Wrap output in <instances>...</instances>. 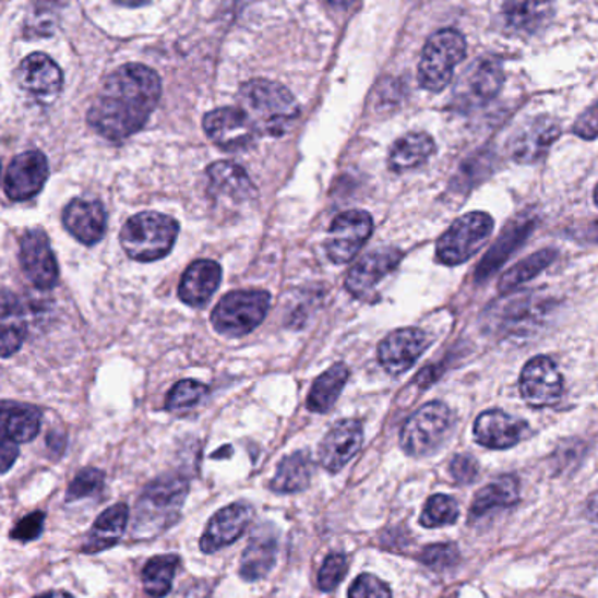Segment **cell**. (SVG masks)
Masks as SVG:
<instances>
[{
    "mask_svg": "<svg viewBox=\"0 0 598 598\" xmlns=\"http://www.w3.org/2000/svg\"><path fill=\"white\" fill-rule=\"evenodd\" d=\"M43 527H45V513L43 511H36L25 518L20 519L19 524L14 525L11 530V537L19 539V541H34L43 534Z\"/></svg>",
    "mask_w": 598,
    "mask_h": 598,
    "instance_id": "ee69618b",
    "label": "cell"
},
{
    "mask_svg": "<svg viewBox=\"0 0 598 598\" xmlns=\"http://www.w3.org/2000/svg\"><path fill=\"white\" fill-rule=\"evenodd\" d=\"M450 473H452L457 483L469 485L476 480V476L480 473V466L471 455L461 454L454 457V461L450 464Z\"/></svg>",
    "mask_w": 598,
    "mask_h": 598,
    "instance_id": "bcb514c9",
    "label": "cell"
},
{
    "mask_svg": "<svg viewBox=\"0 0 598 598\" xmlns=\"http://www.w3.org/2000/svg\"><path fill=\"white\" fill-rule=\"evenodd\" d=\"M589 516L595 519V522H598V493L595 495L591 501H589Z\"/></svg>",
    "mask_w": 598,
    "mask_h": 598,
    "instance_id": "f907efd6",
    "label": "cell"
},
{
    "mask_svg": "<svg viewBox=\"0 0 598 598\" xmlns=\"http://www.w3.org/2000/svg\"><path fill=\"white\" fill-rule=\"evenodd\" d=\"M104 487V473L98 469H83L80 475L75 476L72 483L67 490V502L80 501V499L89 498L93 493L100 492Z\"/></svg>",
    "mask_w": 598,
    "mask_h": 598,
    "instance_id": "ab89813d",
    "label": "cell"
},
{
    "mask_svg": "<svg viewBox=\"0 0 598 598\" xmlns=\"http://www.w3.org/2000/svg\"><path fill=\"white\" fill-rule=\"evenodd\" d=\"M348 598H392L388 586L373 574H361L348 589Z\"/></svg>",
    "mask_w": 598,
    "mask_h": 598,
    "instance_id": "7bdbcfd3",
    "label": "cell"
},
{
    "mask_svg": "<svg viewBox=\"0 0 598 598\" xmlns=\"http://www.w3.org/2000/svg\"><path fill=\"white\" fill-rule=\"evenodd\" d=\"M177 567H179L177 554H162V557H155L145 563L144 571H142L145 594L155 598L165 597L172 589Z\"/></svg>",
    "mask_w": 598,
    "mask_h": 598,
    "instance_id": "836d02e7",
    "label": "cell"
},
{
    "mask_svg": "<svg viewBox=\"0 0 598 598\" xmlns=\"http://www.w3.org/2000/svg\"><path fill=\"white\" fill-rule=\"evenodd\" d=\"M458 559H461V554H458V550L454 545L427 546L420 554V560L429 567L435 569V571H446V569L455 567Z\"/></svg>",
    "mask_w": 598,
    "mask_h": 598,
    "instance_id": "60d3db41",
    "label": "cell"
},
{
    "mask_svg": "<svg viewBox=\"0 0 598 598\" xmlns=\"http://www.w3.org/2000/svg\"><path fill=\"white\" fill-rule=\"evenodd\" d=\"M434 151L435 144L431 135L420 132L408 133L392 145L388 167L397 174L414 170L426 164L427 159L434 155Z\"/></svg>",
    "mask_w": 598,
    "mask_h": 598,
    "instance_id": "f1b7e54d",
    "label": "cell"
},
{
    "mask_svg": "<svg viewBox=\"0 0 598 598\" xmlns=\"http://www.w3.org/2000/svg\"><path fill=\"white\" fill-rule=\"evenodd\" d=\"M493 219L485 212H471L458 217L438 240L435 258L446 266H457L471 260L492 235Z\"/></svg>",
    "mask_w": 598,
    "mask_h": 598,
    "instance_id": "52a82bcc",
    "label": "cell"
},
{
    "mask_svg": "<svg viewBox=\"0 0 598 598\" xmlns=\"http://www.w3.org/2000/svg\"><path fill=\"white\" fill-rule=\"evenodd\" d=\"M400 261H403V252L396 247L376 249L354 264L345 278V287L354 298L373 301L379 296L376 287L380 282L388 277L399 266Z\"/></svg>",
    "mask_w": 598,
    "mask_h": 598,
    "instance_id": "9c48e42d",
    "label": "cell"
},
{
    "mask_svg": "<svg viewBox=\"0 0 598 598\" xmlns=\"http://www.w3.org/2000/svg\"><path fill=\"white\" fill-rule=\"evenodd\" d=\"M326 2L333 8H338V10H347L350 5L356 4L357 0H326Z\"/></svg>",
    "mask_w": 598,
    "mask_h": 598,
    "instance_id": "681fc988",
    "label": "cell"
},
{
    "mask_svg": "<svg viewBox=\"0 0 598 598\" xmlns=\"http://www.w3.org/2000/svg\"><path fill=\"white\" fill-rule=\"evenodd\" d=\"M373 234V217L364 211L339 214L327 234L326 252L336 264H345L356 258Z\"/></svg>",
    "mask_w": 598,
    "mask_h": 598,
    "instance_id": "30bf717a",
    "label": "cell"
},
{
    "mask_svg": "<svg viewBox=\"0 0 598 598\" xmlns=\"http://www.w3.org/2000/svg\"><path fill=\"white\" fill-rule=\"evenodd\" d=\"M162 97V81L150 67L128 63L104 81L88 112V123L109 141L139 132Z\"/></svg>",
    "mask_w": 598,
    "mask_h": 598,
    "instance_id": "6da1fadb",
    "label": "cell"
},
{
    "mask_svg": "<svg viewBox=\"0 0 598 598\" xmlns=\"http://www.w3.org/2000/svg\"><path fill=\"white\" fill-rule=\"evenodd\" d=\"M20 261L28 280L39 289H53L58 284V264L48 235L31 229L23 235Z\"/></svg>",
    "mask_w": 598,
    "mask_h": 598,
    "instance_id": "4fadbf2b",
    "label": "cell"
},
{
    "mask_svg": "<svg viewBox=\"0 0 598 598\" xmlns=\"http://www.w3.org/2000/svg\"><path fill=\"white\" fill-rule=\"evenodd\" d=\"M203 128L220 150H246L254 142L258 130L240 107H223L203 118Z\"/></svg>",
    "mask_w": 598,
    "mask_h": 598,
    "instance_id": "7c38bea8",
    "label": "cell"
},
{
    "mask_svg": "<svg viewBox=\"0 0 598 598\" xmlns=\"http://www.w3.org/2000/svg\"><path fill=\"white\" fill-rule=\"evenodd\" d=\"M559 135L560 124L553 118L539 116V118L530 119L511 139V158L518 164H536L539 159L545 158L546 153L550 150L551 144L559 139Z\"/></svg>",
    "mask_w": 598,
    "mask_h": 598,
    "instance_id": "2e32d148",
    "label": "cell"
},
{
    "mask_svg": "<svg viewBox=\"0 0 598 598\" xmlns=\"http://www.w3.org/2000/svg\"><path fill=\"white\" fill-rule=\"evenodd\" d=\"M595 203H597L598 205V186H597V190H595Z\"/></svg>",
    "mask_w": 598,
    "mask_h": 598,
    "instance_id": "11a10c76",
    "label": "cell"
},
{
    "mask_svg": "<svg viewBox=\"0 0 598 598\" xmlns=\"http://www.w3.org/2000/svg\"><path fill=\"white\" fill-rule=\"evenodd\" d=\"M554 258H557V252L553 249H542V251H537L536 254L530 255L527 260L519 261L516 266H513L501 278L499 290H501L502 295L513 292L519 286H524L525 282L536 278L542 270L548 268L553 263Z\"/></svg>",
    "mask_w": 598,
    "mask_h": 598,
    "instance_id": "e575fe53",
    "label": "cell"
},
{
    "mask_svg": "<svg viewBox=\"0 0 598 598\" xmlns=\"http://www.w3.org/2000/svg\"><path fill=\"white\" fill-rule=\"evenodd\" d=\"M348 374L350 373H348L347 366L342 364V362L331 366L330 370L324 371L313 382L312 391H310L309 400H307L310 411H315V414L330 411L338 400L342 391H344Z\"/></svg>",
    "mask_w": 598,
    "mask_h": 598,
    "instance_id": "d6a6232c",
    "label": "cell"
},
{
    "mask_svg": "<svg viewBox=\"0 0 598 598\" xmlns=\"http://www.w3.org/2000/svg\"><path fill=\"white\" fill-rule=\"evenodd\" d=\"M270 304L272 296L266 290H234L217 303L212 324L220 335L240 338L261 326Z\"/></svg>",
    "mask_w": 598,
    "mask_h": 598,
    "instance_id": "8992f818",
    "label": "cell"
},
{
    "mask_svg": "<svg viewBox=\"0 0 598 598\" xmlns=\"http://www.w3.org/2000/svg\"><path fill=\"white\" fill-rule=\"evenodd\" d=\"M208 181H211V193L216 202L242 203L252 202L258 196L255 186L247 176L240 165L231 162H217L207 168Z\"/></svg>",
    "mask_w": 598,
    "mask_h": 598,
    "instance_id": "44dd1931",
    "label": "cell"
},
{
    "mask_svg": "<svg viewBox=\"0 0 598 598\" xmlns=\"http://www.w3.org/2000/svg\"><path fill=\"white\" fill-rule=\"evenodd\" d=\"M55 13L57 11L53 8H46V4L37 5V10L32 11L31 20H28V36H49V34H53Z\"/></svg>",
    "mask_w": 598,
    "mask_h": 598,
    "instance_id": "f6af8a7d",
    "label": "cell"
},
{
    "mask_svg": "<svg viewBox=\"0 0 598 598\" xmlns=\"http://www.w3.org/2000/svg\"><path fill=\"white\" fill-rule=\"evenodd\" d=\"M188 495V481L181 476H164L142 493L136 504L135 537H151L164 533L176 522Z\"/></svg>",
    "mask_w": 598,
    "mask_h": 598,
    "instance_id": "3957f363",
    "label": "cell"
},
{
    "mask_svg": "<svg viewBox=\"0 0 598 598\" xmlns=\"http://www.w3.org/2000/svg\"><path fill=\"white\" fill-rule=\"evenodd\" d=\"M277 533L270 525H264L252 536L243 551L240 574L243 579L255 581L266 576L277 560Z\"/></svg>",
    "mask_w": 598,
    "mask_h": 598,
    "instance_id": "484cf974",
    "label": "cell"
},
{
    "mask_svg": "<svg viewBox=\"0 0 598 598\" xmlns=\"http://www.w3.org/2000/svg\"><path fill=\"white\" fill-rule=\"evenodd\" d=\"M431 339L418 327L392 331L379 347V361L391 374H403L414 368L418 357L426 352Z\"/></svg>",
    "mask_w": 598,
    "mask_h": 598,
    "instance_id": "5bb4252c",
    "label": "cell"
},
{
    "mask_svg": "<svg viewBox=\"0 0 598 598\" xmlns=\"http://www.w3.org/2000/svg\"><path fill=\"white\" fill-rule=\"evenodd\" d=\"M563 392V379L553 359L534 357L525 364L519 376V394L533 408H548L559 403Z\"/></svg>",
    "mask_w": 598,
    "mask_h": 598,
    "instance_id": "8fae6325",
    "label": "cell"
},
{
    "mask_svg": "<svg viewBox=\"0 0 598 598\" xmlns=\"http://www.w3.org/2000/svg\"><path fill=\"white\" fill-rule=\"evenodd\" d=\"M502 80H504V75H502L501 63L493 58H485L475 67V71L467 81L471 97L476 101L492 100L501 89Z\"/></svg>",
    "mask_w": 598,
    "mask_h": 598,
    "instance_id": "d590c367",
    "label": "cell"
},
{
    "mask_svg": "<svg viewBox=\"0 0 598 598\" xmlns=\"http://www.w3.org/2000/svg\"><path fill=\"white\" fill-rule=\"evenodd\" d=\"M119 4L128 5V8H139V5H144L150 2V0H118Z\"/></svg>",
    "mask_w": 598,
    "mask_h": 598,
    "instance_id": "f5cc1de1",
    "label": "cell"
},
{
    "mask_svg": "<svg viewBox=\"0 0 598 598\" xmlns=\"http://www.w3.org/2000/svg\"><path fill=\"white\" fill-rule=\"evenodd\" d=\"M551 0H506L504 23L516 36H533L550 22Z\"/></svg>",
    "mask_w": 598,
    "mask_h": 598,
    "instance_id": "4316f807",
    "label": "cell"
},
{
    "mask_svg": "<svg viewBox=\"0 0 598 598\" xmlns=\"http://www.w3.org/2000/svg\"><path fill=\"white\" fill-rule=\"evenodd\" d=\"M63 225L75 240L93 246L106 235V208L95 200H72L63 211Z\"/></svg>",
    "mask_w": 598,
    "mask_h": 598,
    "instance_id": "ffe728a7",
    "label": "cell"
},
{
    "mask_svg": "<svg viewBox=\"0 0 598 598\" xmlns=\"http://www.w3.org/2000/svg\"><path fill=\"white\" fill-rule=\"evenodd\" d=\"M39 598H74L72 595L65 594V591H51V594L43 595Z\"/></svg>",
    "mask_w": 598,
    "mask_h": 598,
    "instance_id": "db71d44e",
    "label": "cell"
},
{
    "mask_svg": "<svg viewBox=\"0 0 598 598\" xmlns=\"http://www.w3.org/2000/svg\"><path fill=\"white\" fill-rule=\"evenodd\" d=\"M252 516H254V511L243 502H235L231 506L217 511L208 522L207 530L200 541V548L205 553H214L225 546L234 545L238 537L246 533V528L252 522Z\"/></svg>",
    "mask_w": 598,
    "mask_h": 598,
    "instance_id": "d6986e66",
    "label": "cell"
},
{
    "mask_svg": "<svg viewBox=\"0 0 598 598\" xmlns=\"http://www.w3.org/2000/svg\"><path fill=\"white\" fill-rule=\"evenodd\" d=\"M528 434V423L501 409H490L476 418L475 438L490 450H507Z\"/></svg>",
    "mask_w": 598,
    "mask_h": 598,
    "instance_id": "ac0fdd59",
    "label": "cell"
},
{
    "mask_svg": "<svg viewBox=\"0 0 598 598\" xmlns=\"http://www.w3.org/2000/svg\"><path fill=\"white\" fill-rule=\"evenodd\" d=\"M452 423L454 415L448 406L440 400H432L406 420L400 431V446L406 454L414 457L432 454L443 443Z\"/></svg>",
    "mask_w": 598,
    "mask_h": 598,
    "instance_id": "ba28073f",
    "label": "cell"
},
{
    "mask_svg": "<svg viewBox=\"0 0 598 598\" xmlns=\"http://www.w3.org/2000/svg\"><path fill=\"white\" fill-rule=\"evenodd\" d=\"M541 312L539 304L533 301V298L522 296L518 301L507 304V309L504 310V319H506L504 327L516 333V330L522 326H533L536 324L537 315H541Z\"/></svg>",
    "mask_w": 598,
    "mask_h": 598,
    "instance_id": "f35d334b",
    "label": "cell"
},
{
    "mask_svg": "<svg viewBox=\"0 0 598 598\" xmlns=\"http://www.w3.org/2000/svg\"><path fill=\"white\" fill-rule=\"evenodd\" d=\"M27 336V315L20 301L10 290L0 289V357L19 352Z\"/></svg>",
    "mask_w": 598,
    "mask_h": 598,
    "instance_id": "d4e9b609",
    "label": "cell"
},
{
    "mask_svg": "<svg viewBox=\"0 0 598 598\" xmlns=\"http://www.w3.org/2000/svg\"><path fill=\"white\" fill-rule=\"evenodd\" d=\"M240 109L249 116L258 133L280 136L295 124L299 106L292 93L266 80H252L238 92Z\"/></svg>",
    "mask_w": 598,
    "mask_h": 598,
    "instance_id": "7a4b0ae2",
    "label": "cell"
},
{
    "mask_svg": "<svg viewBox=\"0 0 598 598\" xmlns=\"http://www.w3.org/2000/svg\"><path fill=\"white\" fill-rule=\"evenodd\" d=\"M457 518V501L454 498H450V495H444V493H438V495H432L427 501L420 524L426 528L444 527V525L455 524Z\"/></svg>",
    "mask_w": 598,
    "mask_h": 598,
    "instance_id": "8d00e7d4",
    "label": "cell"
},
{
    "mask_svg": "<svg viewBox=\"0 0 598 598\" xmlns=\"http://www.w3.org/2000/svg\"><path fill=\"white\" fill-rule=\"evenodd\" d=\"M534 226H536V219L533 216H519L518 219L510 223L476 270V278L485 280L498 272L502 263H506L507 258L525 242V238L533 234Z\"/></svg>",
    "mask_w": 598,
    "mask_h": 598,
    "instance_id": "cb8c5ba5",
    "label": "cell"
},
{
    "mask_svg": "<svg viewBox=\"0 0 598 598\" xmlns=\"http://www.w3.org/2000/svg\"><path fill=\"white\" fill-rule=\"evenodd\" d=\"M364 432L361 422L342 420L336 423L319 446L321 466L330 473H338L347 466L361 450Z\"/></svg>",
    "mask_w": 598,
    "mask_h": 598,
    "instance_id": "e0dca14e",
    "label": "cell"
},
{
    "mask_svg": "<svg viewBox=\"0 0 598 598\" xmlns=\"http://www.w3.org/2000/svg\"><path fill=\"white\" fill-rule=\"evenodd\" d=\"M586 238H588V240H594V242H598V223H594V225L586 228Z\"/></svg>",
    "mask_w": 598,
    "mask_h": 598,
    "instance_id": "816d5d0a",
    "label": "cell"
},
{
    "mask_svg": "<svg viewBox=\"0 0 598 598\" xmlns=\"http://www.w3.org/2000/svg\"><path fill=\"white\" fill-rule=\"evenodd\" d=\"M348 569V560L344 553H333L327 557L326 562L322 563L319 572V586L324 591L335 589L345 577Z\"/></svg>",
    "mask_w": 598,
    "mask_h": 598,
    "instance_id": "b9f144b4",
    "label": "cell"
},
{
    "mask_svg": "<svg viewBox=\"0 0 598 598\" xmlns=\"http://www.w3.org/2000/svg\"><path fill=\"white\" fill-rule=\"evenodd\" d=\"M19 443L0 426V475L10 471L19 458Z\"/></svg>",
    "mask_w": 598,
    "mask_h": 598,
    "instance_id": "7dc6e473",
    "label": "cell"
},
{
    "mask_svg": "<svg viewBox=\"0 0 598 598\" xmlns=\"http://www.w3.org/2000/svg\"><path fill=\"white\" fill-rule=\"evenodd\" d=\"M312 458L307 452H296L278 464L277 475L272 480V490L277 493H296L309 489L312 481Z\"/></svg>",
    "mask_w": 598,
    "mask_h": 598,
    "instance_id": "4dcf8cb0",
    "label": "cell"
},
{
    "mask_svg": "<svg viewBox=\"0 0 598 598\" xmlns=\"http://www.w3.org/2000/svg\"><path fill=\"white\" fill-rule=\"evenodd\" d=\"M48 159L40 151H27L11 162L5 176V193L14 202L31 200L48 181Z\"/></svg>",
    "mask_w": 598,
    "mask_h": 598,
    "instance_id": "9a60e30c",
    "label": "cell"
},
{
    "mask_svg": "<svg viewBox=\"0 0 598 598\" xmlns=\"http://www.w3.org/2000/svg\"><path fill=\"white\" fill-rule=\"evenodd\" d=\"M223 272L219 264L212 260H199L191 264L182 275L181 286H179V298L186 304L200 309L208 303V299L214 296L219 287Z\"/></svg>",
    "mask_w": 598,
    "mask_h": 598,
    "instance_id": "603a6c76",
    "label": "cell"
},
{
    "mask_svg": "<svg viewBox=\"0 0 598 598\" xmlns=\"http://www.w3.org/2000/svg\"><path fill=\"white\" fill-rule=\"evenodd\" d=\"M519 499V485L515 476H502L476 493L473 501V518H481L490 511L515 506Z\"/></svg>",
    "mask_w": 598,
    "mask_h": 598,
    "instance_id": "1f68e13d",
    "label": "cell"
},
{
    "mask_svg": "<svg viewBox=\"0 0 598 598\" xmlns=\"http://www.w3.org/2000/svg\"><path fill=\"white\" fill-rule=\"evenodd\" d=\"M466 39L454 28L435 32L427 40L418 65V83L429 92H441L454 77L455 67L466 57Z\"/></svg>",
    "mask_w": 598,
    "mask_h": 598,
    "instance_id": "5b68a950",
    "label": "cell"
},
{
    "mask_svg": "<svg viewBox=\"0 0 598 598\" xmlns=\"http://www.w3.org/2000/svg\"><path fill=\"white\" fill-rule=\"evenodd\" d=\"M574 133L581 139H588V141L598 139V101L577 119L574 124Z\"/></svg>",
    "mask_w": 598,
    "mask_h": 598,
    "instance_id": "c3c4849f",
    "label": "cell"
},
{
    "mask_svg": "<svg viewBox=\"0 0 598 598\" xmlns=\"http://www.w3.org/2000/svg\"><path fill=\"white\" fill-rule=\"evenodd\" d=\"M128 516L130 510L123 502L107 507L89 528L88 536L84 539V553H100L118 545L127 530Z\"/></svg>",
    "mask_w": 598,
    "mask_h": 598,
    "instance_id": "83f0119b",
    "label": "cell"
},
{
    "mask_svg": "<svg viewBox=\"0 0 598 598\" xmlns=\"http://www.w3.org/2000/svg\"><path fill=\"white\" fill-rule=\"evenodd\" d=\"M205 394H207V387L203 383L196 382V380H182L174 385L172 391L168 392L165 408L179 414L184 409L193 408Z\"/></svg>",
    "mask_w": 598,
    "mask_h": 598,
    "instance_id": "74e56055",
    "label": "cell"
},
{
    "mask_svg": "<svg viewBox=\"0 0 598 598\" xmlns=\"http://www.w3.org/2000/svg\"><path fill=\"white\" fill-rule=\"evenodd\" d=\"M179 235L174 217L158 212H142L130 217L121 229V246L132 260L150 263L172 251Z\"/></svg>",
    "mask_w": 598,
    "mask_h": 598,
    "instance_id": "277c9868",
    "label": "cell"
},
{
    "mask_svg": "<svg viewBox=\"0 0 598 598\" xmlns=\"http://www.w3.org/2000/svg\"><path fill=\"white\" fill-rule=\"evenodd\" d=\"M0 426L16 443H28L39 434L40 411L36 406L0 400Z\"/></svg>",
    "mask_w": 598,
    "mask_h": 598,
    "instance_id": "f546056e",
    "label": "cell"
},
{
    "mask_svg": "<svg viewBox=\"0 0 598 598\" xmlns=\"http://www.w3.org/2000/svg\"><path fill=\"white\" fill-rule=\"evenodd\" d=\"M20 83L34 97L53 100L62 89L63 74L48 55L34 53L20 65Z\"/></svg>",
    "mask_w": 598,
    "mask_h": 598,
    "instance_id": "7402d4cb",
    "label": "cell"
}]
</instances>
